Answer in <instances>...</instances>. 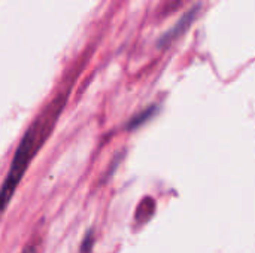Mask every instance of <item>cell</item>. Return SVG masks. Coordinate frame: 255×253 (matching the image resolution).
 I'll return each mask as SVG.
<instances>
[{
    "mask_svg": "<svg viewBox=\"0 0 255 253\" xmlns=\"http://www.w3.org/2000/svg\"><path fill=\"white\" fill-rule=\"evenodd\" d=\"M196 15H197V7H196V9H191L190 12H187V15L182 16V18L179 19V22H178L172 30H169V33L164 34V37L160 40V43H161V45H166V43H169L170 40L176 39L179 34H182V31H185V30L188 28V25L194 21Z\"/></svg>",
    "mask_w": 255,
    "mask_h": 253,
    "instance_id": "cell-2",
    "label": "cell"
},
{
    "mask_svg": "<svg viewBox=\"0 0 255 253\" xmlns=\"http://www.w3.org/2000/svg\"><path fill=\"white\" fill-rule=\"evenodd\" d=\"M49 124H52L49 119H46V121L37 119L36 122L31 124V127L25 131L24 137L21 139L19 146H18V149L13 155V160L10 163L9 171H7V174L1 183V188H0V215L7 207L10 198L13 197L15 189L18 188L33 157L36 155V152L42 146L45 137L48 136Z\"/></svg>",
    "mask_w": 255,
    "mask_h": 253,
    "instance_id": "cell-1",
    "label": "cell"
},
{
    "mask_svg": "<svg viewBox=\"0 0 255 253\" xmlns=\"http://www.w3.org/2000/svg\"><path fill=\"white\" fill-rule=\"evenodd\" d=\"M93 243H94L93 231H88V234L85 236V239H84V242H82V246H81V253H90V252H91Z\"/></svg>",
    "mask_w": 255,
    "mask_h": 253,
    "instance_id": "cell-4",
    "label": "cell"
},
{
    "mask_svg": "<svg viewBox=\"0 0 255 253\" xmlns=\"http://www.w3.org/2000/svg\"><path fill=\"white\" fill-rule=\"evenodd\" d=\"M21 253H39V248L34 243H31V245H28Z\"/></svg>",
    "mask_w": 255,
    "mask_h": 253,
    "instance_id": "cell-5",
    "label": "cell"
},
{
    "mask_svg": "<svg viewBox=\"0 0 255 253\" xmlns=\"http://www.w3.org/2000/svg\"><path fill=\"white\" fill-rule=\"evenodd\" d=\"M157 112V107L155 106H151L145 110H142L140 113H137L136 116H133L127 125V130H134V128H139L140 125H143L145 122H148Z\"/></svg>",
    "mask_w": 255,
    "mask_h": 253,
    "instance_id": "cell-3",
    "label": "cell"
}]
</instances>
